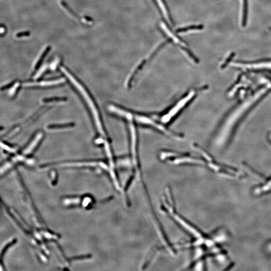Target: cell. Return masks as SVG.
I'll return each instance as SVG.
<instances>
[{"instance_id":"cell-2","label":"cell","mask_w":271,"mask_h":271,"mask_svg":"<svg viewBox=\"0 0 271 271\" xmlns=\"http://www.w3.org/2000/svg\"><path fill=\"white\" fill-rule=\"evenodd\" d=\"M194 95V92H192L188 94V95L184 97V98L181 99V100L176 103L174 107L170 108L169 111H168L165 114V115L164 114L163 115L161 119L162 121L165 123H167L168 122L170 121L171 119H173L172 118L177 115L176 114L179 113L180 110L184 108V106H185L188 102L190 100L192 97H193Z\"/></svg>"},{"instance_id":"cell-3","label":"cell","mask_w":271,"mask_h":271,"mask_svg":"<svg viewBox=\"0 0 271 271\" xmlns=\"http://www.w3.org/2000/svg\"><path fill=\"white\" fill-rule=\"evenodd\" d=\"M65 81L64 79H59L53 81H43L41 82L37 83H26L24 84L25 86H54L63 83Z\"/></svg>"},{"instance_id":"cell-1","label":"cell","mask_w":271,"mask_h":271,"mask_svg":"<svg viewBox=\"0 0 271 271\" xmlns=\"http://www.w3.org/2000/svg\"><path fill=\"white\" fill-rule=\"evenodd\" d=\"M61 70H62V72L66 75V77L68 79H70V81H71V83L74 85V86L76 87V89H78L79 92L81 94L82 97L86 102L87 105H89L90 111L92 113L95 124L97 126V129L98 130L99 132L102 134V135L105 136V131L103 130L102 123L100 121L99 112L97 111L95 104L94 103V101L92 100V97L88 94V92H87V91L85 88H84V87L82 86V84L80 83L79 81L76 79L74 76L72 75V74L69 71H68L67 70H66L65 68L62 67Z\"/></svg>"},{"instance_id":"cell-17","label":"cell","mask_w":271,"mask_h":271,"mask_svg":"<svg viewBox=\"0 0 271 271\" xmlns=\"http://www.w3.org/2000/svg\"><path fill=\"white\" fill-rule=\"evenodd\" d=\"M270 30H271V27L270 28Z\"/></svg>"},{"instance_id":"cell-13","label":"cell","mask_w":271,"mask_h":271,"mask_svg":"<svg viewBox=\"0 0 271 271\" xmlns=\"http://www.w3.org/2000/svg\"><path fill=\"white\" fill-rule=\"evenodd\" d=\"M59 58H58L55 59L54 60L53 62L51 64V65H50L51 69L53 70H55V68H56L57 66V65L58 64V63H59Z\"/></svg>"},{"instance_id":"cell-5","label":"cell","mask_w":271,"mask_h":271,"mask_svg":"<svg viewBox=\"0 0 271 271\" xmlns=\"http://www.w3.org/2000/svg\"><path fill=\"white\" fill-rule=\"evenodd\" d=\"M158 6L160 7V9L161 10L162 13L163 14L164 16L165 17L166 19L171 24H173V21L172 20L169 11L168 10V8L167 7L166 3L164 0H156Z\"/></svg>"},{"instance_id":"cell-9","label":"cell","mask_w":271,"mask_h":271,"mask_svg":"<svg viewBox=\"0 0 271 271\" xmlns=\"http://www.w3.org/2000/svg\"><path fill=\"white\" fill-rule=\"evenodd\" d=\"M182 49L183 51L184 52H185V53L187 54L188 56L189 57L190 59L191 60H192L193 62H194V63H198V59L193 55V54L192 53V52L190 51V50H189L188 49L186 48L184 46L182 47Z\"/></svg>"},{"instance_id":"cell-12","label":"cell","mask_w":271,"mask_h":271,"mask_svg":"<svg viewBox=\"0 0 271 271\" xmlns=\"http://www.w3.org/2000/svg\"><path fill=\"white\" fill-rule=\"evenodd\" d=\"M47 66L46 65H45L42 66V67L41 68L40 70H39V71H38L37 73L36 74L35 76L34 77V78L35 79H37L38 78H39L45 72V70H46Z\"/></svg>"},{"instance_id":"cell-10","label":"cell","mask_w":271,"mask_h":271,"mask_svg":"<svg viewBox=\"0 0 271 271\" xmlns=\"http://www.w3.org/2000/svg\"><path fill=\"white\" fill-rule=\"evenodd\" d=\"M49 50H50V47H47L45 49H44L43 51L41 54V55L38 57L37 61L36 62L35 67L36 66H37L39 64V63H40V62L42 61L44 57L46 55V54L49 51Z\"/></svg>"},{"instance_id":"cell-6","label":"cell","mask_w":271,"mask_h":271,"mask_svg":"<svg viewBox=\"0 0 271 271\" xmlns=\"http://www.w3.org/2000/svg\"><path fill=\"white\" fill-rule=\"evenodd\" d=\"M42 137H43V134L42 133L40 132L38 134H37V135L35 137L32 141V142L29 144V145L28 146L27 148L24 150V153L25 154L30 153L33 149L35 148L36 146L38 145L39 141L42 139Z\"/></svg>"},{"instance_id":"cell-16","label":"cell","mask_w":271,"mask_h":271,"mask_svg":"<svg viewBox=\"0 0 271 271\" xmlns=\"http://www.w3.org/2000/svg\"><path fill=\"white\" fill-rule=\"evenodd\" d=\"M1 145H2V147L5 150H7L8 151H9V152H13L14 151L13 150V149L10 148V147H9L8 146L6 145L5 144H3V143H1Z\"/></svg>"},{"instance_id":"cell-11","label":"cell","mask_w":271,"mask_h":271,"mask_svg":"<svg viewBox=\"0 0 271 271\" xmlns=\"http://www.w3.org/2000/svg\"><path fill=\"white\" fill-rule=\"evenodd\" d=\"M235 55H236V54H235L234 52L231 53L229 54V56L227 57V58L226 59V60L224 61V63L222 65L221 67H225L228 65V63H229V62H231V59H232V58H234V57L235 56Z\"/></svg>"},{"instance_id":"cell-4","label":"cell","mask_w":271,"mask_h":271,"mask_svg":"<svg viewBox=\"0 0 271 271\" xmlns=\"http://www.w3.org/2000/svg\"><path fill=\"white\" fill-rule=\"evenodd\" d=\"M161 26L163 30L166 33L170 38H171L176 43L181 45L182 47H184V46L185 47L186 46L185 42H184L182 39H180L177 36L175 35V34L171 32V30L168 27V26H167L165 23L162 22L161 23Z\"/></svg>"},{"instance_id":"cell-15","label":"cell","mask_w":271,"mask_h":271,"mask_svg":"<svg viewBox=\"0 0 271 271\" xmlns=\"http://www.w3.org/2000/svg\"><path fill=\"white\" fill-rule=\"evenodd\" d=\"M18 86H19V85H18V83H16V84H15V86H14V87H12V88L11 89V90H10V92H9L10 94V95H13V94H14L15 92V90H16L17 89V87H18Z\"/></svg>"},{"instance_id":"cell-8","label":"cell","mask_w":271,"mask_h":271,"mask_svg":"<svg viewBox=\"0 0 271 271\" xmlns=\"http://www.w3.org/2000/svg\"><path fill=\"white\" fill-rule=\"evenodd\" d=\"M203 28V25H193V26H189L187 27L182 28H179L176 30V33H179L186 32L187 31H191V30H202Z\"/></svg>"},{"instance_id":"cell-14","label":"cell","mask_w":271,"mask_h":271,"mask_svg":"<svg viewBox=\"0 0 271 271\" xmlns=\"http://www.w3.org/2000/svg\"><path fill=\"white\" fill-rule=\"evenodd\" d=\"M29 35V33L28 32H20L18 34H17V38H22V37H27Z\"/></svg>"},{"instance_id":"cell-7","label":"cell","mask_w":271,"mask_h":271,"mask_svg":"<svg viewBox=\"0 0 271 271\" xmlns=\"http://www.w3.org/2000/svg\"><path fill=\"white\" fill-rule=\"evenodd\" d=\"M242 26L245 27L246 26L248 18V0H242Z\"/></svg>"}]
</instances>
